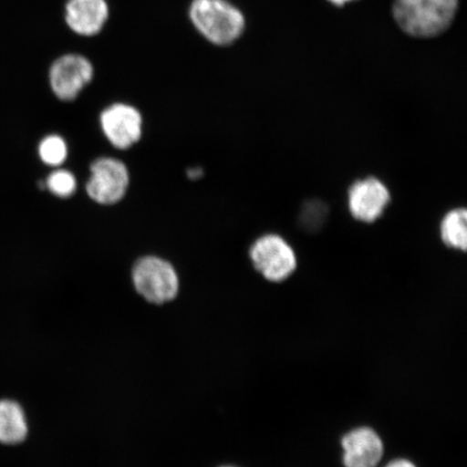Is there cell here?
<instances>
[{"label":"cell","mask_w":467,"mask_h":467,"mask_svg":"<svg viewBox=\"0 0 467 467\" xmlns=\"http://www.w3.org/2000/svg\"><path fill=\"white\" fill-rule=\"evenodd\" d=\"M459 9V0H394L393 16L406 34L431 38L451 26Z\"/></svg>","instance_id":"obj_1"},{"label":"cell","mask_w":467,"mask_h":467,"mask_svg":"<svg viewBox=\"0 0 467 467\" xmlns=\"http://www.w3.org/2000/svg\"><path fill=\"white\" fill-rule=\"evenodd\" d=\"M192 26L215 46H230L242 37L246 19L229 0H192L189 10Z\"/></svg>","instance_id":"obj_2"},{"label":"cell","mask_w":467,"mask_h":467,"mask_svg":"<svg viewBox=\"0 0 467 467\" xmlns=\"http://www.w3.org/2000/svg\"><path fill=\"white\" fill-rule=\"evenodd\" d=\"M132 282L138 294L153 305H165L179 294L177 272L171 263L157 256H145L134 265Z\"/></svg>","instance_id":"obj_3"},{"label":"cell","mask_w":467,"mask_h":467,"mask_svg":"<svg viewBox=\"0 0 467 467\" xmlns=\"http://www.w3.org/2000/svg\"><path fill=\"white\" fill-rule=\"evenodd\" d=\"M250 258L255 270L268 282L275 284L287 280L297 265L295 250L275 234H268L254 242Z\"/></svg>","instance_id":"obj_4"},{"label":"cell","mask_w":467,"mask_h":467,"mask_svg":"<svg viewBox=\"0 0 467 467\" xmlns=\"http://www.w3.org/2000/svg\"><path fill=\"white\" fill-rule=\"evenodd\" d=\"M87 192L92 201L100 204L119 202L130 186V172L124 162L103 157L92 163Z\"/></svg>","instance_id":"obj_5"},{"label":"cell","mask_w":467,"mask_h":467,"mask_svg":"<svg viewBox=\"0 0 467 467\" xmlns=\"http://www.w3.org/2000/svg\"><path fill=\"white\" fill-rule=\"evenodd\" d=\"M95 69L89 60L78 54L64 55L52 64L49 81L52 91L62 101H72L90 84Z\"/></svg>","instance_id":"obj_6"},{"label":"cell","mask_w":467,"mask_h":467,"mask_svg":"<svg viewBox=\"0 0 467 467\" xmlns=\"http://www.w3.org/2000/svg\"><path fill=\"white\" fill-rule=\"evenodd\" d=\"M344 467H378L384 457L382 437L371 426L354 428L341 438Z\"/></svg>","instance_id":"obj_7"},{"label":"cell","mask_w":467,"mask_h":467,"mask_svg":"<svg viewBox=\"0 0 467 467\" xmlns=\"http://www.w3.org/2000/svg\"><path fill=\"white\" fill-rule=\"evenodd\" d=\"M100 122L105 137L117 149H130L141 138L142 117L131 105H112L103 110Z\"/></svg>","instance_id":"obj_8"},{"label":"cell","mask_w":467,"mask_h":467,"mask_svg":"<svg viewBox=\"0 0 467 467\" xmlns=\"http://www.w3.org/2000/svg\"><path fill=\"white\" fill-rule=\"evenodd\" d=\"M389 202L387 185L376 178L359 180L348 191L349 212L364 223H372L381 217Z\"/></svg>","instance_id":"obj_9"},{"label":"cell","mask_w":467,"mask_h":467,"mask_svg":"<svg viewBox=\"0 0 467 467\" xmlns=\"http://www.w3.org/2000/svg\"><path fill=\"white\" fill-rule=\"evenodd\" d=\"M109 17L107 0H67L64 9L67 26L72 32L84 37L100 34Z\"/></svg>","instance_id":"obj_10"},{"label":"cell","mask_w":467,"mask_h":467,"mask_svg":"<svg viewBox=\"0 0 467 467\" xmlns=\"http://www.w3.org/2000/svg\"><path fill=\"white\" fill-rule=\"evenodd\" d=\"M29 431L26 409L13 399H0V445L16 447L27 440Z\"/></svg>","instance_id":"obj_11"},{"label":"cell","mask_w":467,"mask_h":467,"mask_svg":"<svg viewBox=\"0 0 467 467\" xmlns=\"http://www.w3.org/2000/svg\"><path fill=\"white\" fill-rule=\"evenodd\" d=\"M467 213L464 208L451 210L443 217L441 224V236L448 247L461 251L467 244Z\"/></svg>","instance_id":"obj_12"},{"label":"cell","mask_w":467,"mask_h":467,"mask_svg":"<svg viewBox=\"0 0 467 467\" xmlns=\"http://www.w3.org/2000/svg\"><path fill=\"white\" fill-rule=\"evenodd\" d=\"M40 160L48 166H60L67 157L66 141L58 136L46 137L39 144Z\"/></svg>","instance_id":"obj_13"},{"label":"cell","mask_w":467,"mask_h":467,"mask_svg":"<svg viewBox=\"0 0 467 467\" xmlns=\"http://www.w3.org/2000/svg\"><path fill=\"white\" fill-rule=\"evenodd\" d=\"M45 184L46 189H48L52 194L60 198L72 196L76 188H78L74 174L67 171L52 172L48 179H47Z\"/></svg>","instance_id":"obj_14"},{"label":"cell","mask_w":467,"mask_h":467,"mask_svg":"<svg viewBox=\"0 0 467 467\" xmlns=\"http://www.w3.org/2000/svg\"><path fill=\"white\" fill-rule=\"evenodd\" d=\"M326 217V208L320 202H311L303 213L302 223L307 226H318Z\"/></svg>","instance_id":"obj_15"},{"label":"cell","mask_w":467,"mask_h":467,"mask_svg":"<svg viewBox=\"0 0 467 467\" xmlns=\"http://www.w3.org/2000/svg\"><path fill=\"white\" fill-rule=\"evenodd\" d=\"M383 467H418L416 463L412 462L411 460L406 458H396L390 460L389 462L385 464Z\"/></svg>","instance_id":"obj_16"},{"label":"cell","mask_w":467,"mask_h":467,"mask_svg":"<svg viewBox=\"0 0 467 467\" xmlns=\"http://www.w3.org/2000/svg\"><path fill=\"white\" fill-rule=\"evenodd\" d=\"M203 175V171L202 168H192L188 171V177L191 180H198L201 179Z\"/></svg>","instance_id":"obj_17"},{"label":"cell","mask_w":467,"mask_h":467,"mask_svg":"<svg viewBox=\"0 0 467 467\" xmlns=\"http://www.w3.org/2000/svg\"><path fill=\"white\" fill-rule=\"evenodd\" d=\"M328 2L337 5V7H342V5L355 2V0H328Z\"/></svg>","instance_id":"obj_18"},{"label":"cell","mask_w":467,"mask_h":467,"mask_svg":"<svg viewBox=\"0 0 467 467\" xmlns=\"http://www.w3.org/2000/svg\"><path fill=\"white\" fill-rule=\"evenodd\" d=\"M219 467H238V466H234V465H222V466H219Z\"/></svg>","instance_id":"obj_19"}]
</instances>
